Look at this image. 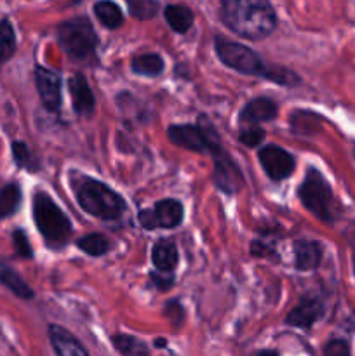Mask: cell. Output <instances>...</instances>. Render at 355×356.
I'll return each instance as SVG.
<instances>
[{"mask_svg":"<svg viewBox=\"0 0 355 356\" xmlns=\"http://www.w3.org/2000/svg\"><path fill=\"white\" fill-rule=\"evenodd\" d=\"M219 13L225 26L247 40H263L277 26L270 0H221Z\"/></svg>","mask_w":355,"mask_h":356,"instance_id":"cell-1","label":"cell"},{"mask_svg":"<svg viewBox=\"0 0 355 356\" xmlns=\"http://www.w3.org/2000/svg\"><path fill=\"white\" fill-rule=\"evenodd\" d=\"M214 49L223 65L244 73V75L267 79L270 82L281 83V86H298L299 83V76L296 73L282 68V66L267 65L253 49L246 47V45L237 44L225 37H216Z\"/></svg>","mask_w":355,"mask_h":356,"instance_id":"cell-2","label":"cell"},{"mask_svg":"<svg viewBox=\"0 0 355 356\" xmlns=\"http://www.w3.org/2000/svg\"><path fill=\"white\" fill-rule=\"evenodd\" d=\"M72 186L80 207L94 218L103 221H117L125 212L124 198L101 181L80 174L73 176Z\"/></svg>","mask_w":355,"mask_h":356,"instance_id":"cell-3","label":"cell"},{"mask_svg":"<svg viewBox=\"0 0 355 356\" xmlns=\"http://www.w3.org/2000/svg\"><path fill=\"white\" fill-rule=\"evenodd\" d=\"M33 219L45 243L52 249H61L72 235V225L65 212L45 191L33 195Z\"/></svg>","mask_w":355,"mask_h":356,"instance_id":"cell-4","label":"cell"},{"mask_svg":"<svg viewBox=\"0 0 355 356\" xmlns=\"http://www.w3.org/2000/svg\"><path fill=\"white\" fill-rule=\"evenodd\" d=\"M58 40L72 61H89L96 54L97 35L93 23L86 16L73 17L59 24Z\"/></svg>","mask_w":355,"mask_h":356,"instance_id":"cell-5","label":"cell"},{"mask_svg":"<svg viewBox=\"0 0 355 356\" xmlns=\"http://www.w3.org/2000/svg\"><path fill=\"white\" fill-rule=\"evenodd\" d=\"M298 195L306 211L312 212L320 221L333 222L336 219V200H334L333 190L326 177L317 169L310 167L306 170L305 181L299 186Z\"/></svg>","mask_w":355,"mask_h":356,"instance_id":"cell-6","label":"cell"},{"mask_svg":"<svg viewBox=\"0 0 355 356\" xmlns=\"http://www.w3.org/2000/svg\"><path fill=\"white\" fill-rule=\"evenodd\" d=\"M167 136L173 145L195 153H209L211 146L219 141L218 132L205 117L198 118V125H171Z\"/></svg>","mask_w":355,"mask_h":356,"instance_id":"cell-7","label":"cell"},{"mask_svg":"<svg viewBox=\"0 0 355 356\" xmlns=\"http://www.w3.org/2000/svg\"><path fill=\"white\" fill-rule=\"evenodd\" d=\"M212 156V162H214V184L221 191H225L226 195H233L242 188L244 177L240 172L239 165L235 163V160L228 155L225 148H223L221 141L214 143L209 149Z\"/></svg>","mask_w":355,"mask_h":356,"instance_id":"cell-8","label":"cell"},{"mask_svg":"<svg viewBox=\"0 0 355 356\" xmlns=\"http://www.w3.org/2000/svg\"><path fill=\"white\" fill-rule=\"evenodd\" d=\"M183 205L173 198L157 202L155 207L139 212V222L145 229L176 228L183 221Z\"/></svg>","mask_w":355,"mask_h":356,"instance_id":"cell-9","label":"cell"},{"mask_svg":"<svg viewBox=\"0 0 355 356\" xmlns=\"http://www.w3.org/2000/svg\"><path fill=\"white\" fill-rule=\"evenodd\" d=\"M261 167L271 181H282L294 172V156L284 148L275 145H268L260 149Z\"/></svg>","mask_w":355,"mask_h":356,"instance_id":"cell-10","label":"cell"},{"mask_svg":"<svg viewBox=\"0 0 355 356\" xmlns=\"http://www.w3.org/2000/svg\"><path fill=\"white\" fill-rule=\"evenodd\" d=\"M35 82L40 101L49 111H58L61 106V75L45 66L35 68Z\"/></svg>","mask_w":355,"mask_h":356,"instance_id":"cell-11","label":"cell"},{"mask_svg":"<svg viewBox=\"0 0 355 356\" xmlns=\"http://www.w3.org/2000/svg\"><path fill=\"white\" fill-rule=\"evenodd\" d=\"M68 89L70 94H72V103L77 115H80V117H90L96 101H94V94L90 90L89 83H87L86 76L82 73H75L73 76H70Z\"/></svg>","mask_w":355,"mask_h":356,"instance_id":"cell-12","label":"cell"},{"mask_svg":"<svg viewBox=\"0 0 355 356\" xmlns=\"http://www.w3.org/2000/svg\"><path fill=\"white\" fill-rule=\"evenodd\" d=\"M322 301L317 298H305L301 299V302L292 312H289L285 322L292 327H299V329H310L317 320L322 318Z\"/></svg>","mask_w":355,"mask_h":356,"instance_id":"cell-13","label":"cell"},{"mask_svg":"<svg viewBox=\"0 0 355 356\" xmlns=\"http://www.w3.org/2000/svg\"><path fill=\"white\" fill-rule=\"evenodd\" d=\"M49 339L58 356H89L82 344L66 329L59 325L49 327Z\"/></svg>","mask_w":355,"mask_h":356,"instance_id":"cell-14","label":"cell"},{"mask_svg":"<svg viewBox=\"0 0 355 356\" xmlns=\"http://www.w3.org/2000/svg\"><path fill=\"white\" fill-rule=\"evenodd\" d=\"M324 249L313 240H298L294 243V261L299 271H312L319 268Z\"/></svg>","mask_w":355,"mask_h":356,"instance_id":"cell-15","label":"cell"},{"mask_svg":"<svg viewBox=\"0 0 355 356\" xmlns=\"http://www.w3.org/2000/svg\"><path fill=\"white\" fill-rule=\"evenodd\" d=\"M277 117V104L267 97H256L249 101L240 111V122L244 124H260V122L274 120Z\"/></svg>","mask_w":355,"mask_h":356,"instance_id":"cell-16","label":"cell"},{"mask_svg":"<svg viewBox=\"0 0 355 356\" xmlns=\"http://www.w3.org/2000/svg\"><path fill=\"white\" fill-rule=\"evenodd\" d=\"M152 259L157 270L162 273H171L178 266V249L169 240H160L153 245Z\"/></svg>","mask_w":355,"mask_h":356,"instance_id":"cell-17","label":"cell"},{"mask_svg":"<svg viewBox=\"0 0 355 356\" xmlns=\"http://www.w3.org/2000/svg\"><path fill=\"white\" fill-rule=\"evenodd\" d=\"M164 16L176 33H187L194 24V13L183 3H171L164 9Z\"/></svg>","mask_w":355,"mask_h":356,"instance_id":"cell-18","label":"cell"},{"mask_svg":"<svg viewBox=\"0 0 355 356\" xmlns=\"http://www.w3.org/2000/svg\"><path fill=\"white\" fill-rule=\"evenodd\" d=\"M94 14L100 19V23L103 26L115 30V28L120 26L124 23V14L122 9L111 0H100V2L94 3Z\"/></svg>","mask_w":355,"mask_h":356,"instance_id":"cell-19","label":"cell"},{"mask_svg":"<svg viewBox=\"0 0 355 356\" xmlns=\"http://www.w3.org/2000/svg\"><path fill=\"white\" fill-rule=\"evenodd\" d=\"M0 284L6 285L10 292L17 296V298L23 299H31L33 298V291L30 289V285L26 282L21 280L19 275L14 270H10L9 266H6L3 263H0Z\"/></svg>","mask_w":355,"mask_h":356,"instance_id":"cell-20","label":"cell"},{"mask_svg":"<svg viewBox=\"0 0 355 356\" xmlns=\"http://www.w3.org/2000/svg\"><path fill=\"white\" fill-rule=\"evenodd\" d=\"M111 343L122 356H150V348L146 346V343L134 336L118 334L111 337Z\"/></svg>","mask_w":355,"mask_h":356,"instance_id":"cell-21","label":"cell"},{"mask_svg":"<svg viewBox=\"0 0 355 356\" xmlns=\"http://www.w3.org/2000/svg\"><path fill=\"white\" fill-rule=\"evenodd\" d=\"M132 72L143 76H157L164 72V59L155 52L136 56L132 59Z\"/></svg>","mask_w":355,"mask_h":356,"instance_id":"cell-22","label":"cell"},{"mask_svg":"<svg viewBox=\"0 0 355 356\" xmlns=\"http://www.w3.org/2000/svg\"><path fill=\"white\" fill-rule=\"evenodd\" d=\"M21 204V190L17 184H7L0 190V219L16 214Z\"/></svg>","mask_w":355,"mask_h":356,"instance_id":"cell-23","label":"cell"},{"mask_svg":"<svg viewBox=\"0 0 355 356\" xmlns=\"http://www.w3.org/2000/svg\"><path fill=\"white\" fill-rule=\"evenodd\" d=\"M79 249H82L84 252L89 254V256H103L110 250V242L104 235L101 233H89V235L82 236V238L77 242Z\"/></svg>","mask_w":355,"mask_h":356,"instance_id":"cell-24","label":"cell"},{"mask_svg":"<svg viewBox=\"0 0 355 356\" xmlns=\"http://www.w3.org/2000/svg\"><path fill=\"white\" fill-rule=\"evenodd\" d=\"M16 51V33L9 19L0 21V63L13 58Z\"/></svg>","mask_w":355,"mask_h":356,"instance_id":"cell-25","label":"cell"},{"mask_svg":"<svg viewBox=\"0 0 355 356\" xmlns=\"http://www.w3.org/2000/svg\"><path fill=\"white\" fill-rule=\"evenodd\" d=\"M129 13L138 19H152L159 14V0H125Z\"/></svg>","mask_w":355,"mask_h":356,"instance_id":"cell-26","label":"cell"},{"mask_svg":"<svg viewBox=\"0 0 355 356\" xmlns=\"http://www.w3.org/2000/svg\"><path fill=\"white\" fill-rule=\"evenodd\" d=\"M13 156L14 160H16V163L19 167H23V169H28V170H37L38 165H37V160L33 159V155H31V152L28 149V146L24 145V143H13Z\"/></svg>","mask_w":355,"mask_h":356,"instance_id":"cell-27","label":"cell"},{"mask_svg":"<svg viewBox=\"0 0 355 356\" xmlns=\"http://www.w3.org/2000/svg\"><path fill=\"white\" fill-rule=\"evenodd\" d=\"M13 242H14V249H16L17 256L26 257V259H30V257L33 256V252H31V245H30V242H28L26 233L21 232V229H16L13 235Z\"/></svg>","mask_w":355,"mask_h":356,"instance_id":"cell-28","label":"cell"},{"mask_svg":"<svg viewBox=\"0 0 355 356\" xmlns=\"http://www.w3.org/2000/svg\"><path fill=\"white\" fill-rule=\"evenodd\" d=\"M263 139H265V131H263V129L253 127V129H247V131L240 132L239 141L242 143V145L251 146V148H253V146L260 145V143L263 141Z\"/></svg>","mask_w":355,"mask_h":356,"instance_id":"cell-29","label":"cell"},{"mask_svg":"<svg viewBox=\"0 0 355 356\" xmlns=\"http://www.w3.org/2000/svg\"><path fill=\"white\" fill-rule=\"evenodd\" d=\"M324 356H350V348H348L347 341L333 339L324 348Z\"/></svg>","mask_w":355,"mask_h":356,"instance_id":"cell-30","label":"cell"},{"mask_svg":"<svg viewBox=\"0 0 355 356\" xmlns=\"http://www.w3.org/2000/svg\"><path fill=\"white\" fill-rule=\"evenodd\" d=\"M150 280H152V284L155 285L159 291H167V289L174 285L173 277H159V275L155 273H150Z\"/></svg>","mask_w":355,"mask_h":356,"instance_id":"cell-31","label":"cell"},{"mask_svg":"<svg viewBox=\"0 0 355 356\" xmlns=\"http://www.w3.org/2000/svg\"><path fill=\"white\" fill-rule=\"evenodd\" d=\"M258 356H278L277 351H271V350H267V351H261Z\"/></svg>","mask_w":355,"mask_h":356,"instance_id":"cell-32","label":"cell"},{"mask_svg":"<svg viewBox=\"0 0 355 356\" xmlns=\"http://www.w3.org/2000/svg\"><path fill=\"white\" fill-rule=\"evenodd\" d=\"M155 344H157V348H164L167 343H166V339H157Z\"/></svg>","mask_w":355,"mask_h":356,"instance_id":"cell-33","label":"cell"}]
</instances>
